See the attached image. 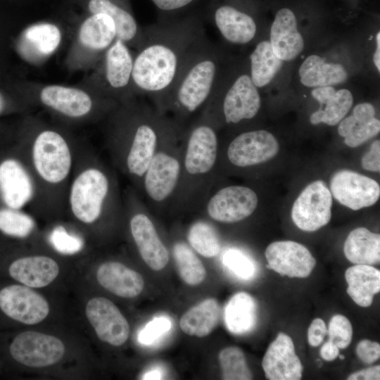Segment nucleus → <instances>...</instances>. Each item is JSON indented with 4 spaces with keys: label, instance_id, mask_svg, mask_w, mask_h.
Masks as SVG:
<instances>
[{
    "label": "nucleus",
    "instance_id": "1",
    "mask_svg": "<svg viewBox=\"0 0 380 380\" xmlns=\"http://www.w3.org/2000/svg\"><path fill=\"white\" fill-rule=\"evenodd\" d=\"M206 38L202 20L196 13L158 21L142 29V39L134 57V94L146 96L163 113L183 68Z\"/></svg>",
    "mask_w": 380,
    "mask_h": 380
},
{
    "label": "nucleus",
    "instance_id": "2",
    "mask_svg": "<svg viewBox=\"0 0 380 380\" xmlns=\"http://www.w3.org/2000/svg\"><path fill=\"white\" fill-rule=\"evenodd\" d=\"M112 113L108 148L114 165L140 190L141 181L160 144L182 130L167 115L153 106L132 99Z\"/></svg>",
    "mask_w": 380,
    "mask_h": 380
},
{
    "label": "nucleus",
    "instance_id": "3",
    "mask_svg": "<svg viewBox=\"0 0 380 380\" xmlns=\"http://www.w3.org/2000/svg\"><path fill=\"white\" fill-rule=\"evenodd\" d=\"M20 146L37 186L32 210L47 215L65 213L77 145L58 130L42 128L30 133Z\"/></svg>",
    "mask_w": 380,
    "mask_h": 380
},
{
    "label": "nucleus",
    "instance_id": "4",
    "mask_svg": "<svg viewBox=\"0 0 380 380\" xmlns=\"http://www.w3.org/2000/svg\"><path fill=\"white\" fill-rule=\"evenodd\" d=\"M123 210L115 172L91 149L77 145L65 212L75 222L92 226Z\"/></svg>",
    "mask_w": 380,
    "mask_h": 380
},
{
    "label": "nucleus",
    "instance_id": "5",
    "mask_svg": "<svg viewBox=\"0 0 380 380\" xmlns=\"http://www.w3.org/2000/svg\"><path fill=\"white\" fill-rule=\"evenodd\" d=\"M225 65L222 51L208 37L193 52L183 68L163 107L182 129L201 114L208 102Z\"/></svg>",
    "mask_w": 380,
    "mask_h": 380
},
{
    "label": "nucleus",
    "instance_id": "6",
    "mask_svg": "<svg viewBox=\"0 0 380 380\" xmlns=\"http://www.w3.org/2000/svg\"><path fill=\"white\" fill-rule=\"evenodd\" d=\"M261 108L259 89L253 82L247 62L237 63L222 69L214 91L201 113L217 127L236 125L253 120Z\"/></svg>",
    "mask_w": 380,
    "mask_h": 380
},
{
    "label": "nucleus",
    "instance_id": "7",
    "mask_svg": "<svg viewBox=\"0 0 380 380\" xmlns=\"http://www.w3.org/2000/svg\"><path fill=\"white\" fill-rule=\"evenodd\" d=\"M217 127L206 115H198L181 132L182 173L176 195L181 196L208 179L218 157Z\"/></svg>",
    "mask_w": 380,
    "mask_h": 380
},
{
    "label": "nucleus",
    "instance_id": "8",
    "mask_svg": "<svg viewBox=\"0 0 380 380\" xmlns=\"http://www.w3.org/2000/svg\"><path fill=\"white\" fill-rule=\"evenodd\" d=\"M181 132H175L160 144L143 177L140 190L156 206L167 203L177 194L182 173Z\"/></svg>",
    "mask_w": 380,
    "mask_h": 380
},
{
    "label": "nucleus",
    "instance_id": "9",
    "mask_svg": "<svg viewBox=\"0 0 380 380\" xmlns=\"http://www.w3.org/2000/svg\"><path fill=\"white\" fill-rule=\"evenodd\" d=\"M248 0H209L205 15L228 44L244 46L253 42L259 27Z\"/></svg>",
    "mask_w": 380,
    "mask_h": 380
},
{
    "label": "nucleus",
    "instance_id": "10",
    "mask_svg": "<svg viewBox=\"0 0 380 380\" xmlns=\"http://www.w3.org/2000/svg\"><path fill=\"white\" fill-rule=\"evenodd\" d=\"M123 201L124 209L129 215L130 233L141 258L152 270H161L169 261V252L154 224L142 210V204L133 190L126 193Z\"/></svg>",
    "mask_w": 380,
    "mask_h": 380
},
{
    "label": "nucleus",
    "instance_id": "11",
    "mask_svg": "<svg viewBox=\"0 0 380 380\" xmlns=\"http://www.w3.org/2000/svg\"><path fill=\"white\" fill-rule=\"evenodd\" d=\"M37 198V186L23 151L0 161V199L6 207L22 210L32 208Z\"/></svg>",
    "mask_w": 380,
    "mask_h": 380
},
{
    "label": "nucleus",
    "instance_id": "12",
    "mask_svg": "<svg viewBox=\"0 0 380 380\" xmlns=\"http://www.w3.org/2000/svg\"><path fill=\"white\" fill-rule=\"evenodd\" d=\"M332 196L322 180L309 184L298 195L291 208L294 224L305 232H315L327 225L331 217Z\"/></svg>",
    "mask_w": 380,
    "mask_h": 380
},
{
    "label": "nucleus",
    "instance_id": "13",
    "mask_svg": "<svg viewBox=\"0 0 380 380\" xmlns=\"http://www.w3.org/2000/svg\"><path fill=\"white\" fill-rule=\"evenodd\" d=\"M258 204L256 193L251 188L232 185L223 187L206 200L207 215L214 221L235 223L250 217Z\"/></svg>",
    "mask_w": 380,
    "mask_h": 380
},
{
    "label": "nucleus",
    "instance_id": "14",
    "mask_svg": "<svg viewBox=\"0 0 380 380\" xmlns=\"http://www.w3.org/2000/svg\"><path fill=\"white\" fill-rule=\"evenodd\" d=\"M39 98L42 104L47 108L72 120L89 118L97 111L111 112L117 106H97L86 91L55 84L44 87Z\"/></svg>",
    "mask_w": 380,
    "mask_h": 380
},
{
    "label": "nucleus",
    "instance_id": "15",
    "mask_svg": "<svg viewBox=\"0 0 380 380\" xmlns=\"http://www.w3.org/2000/svg\"><path fill=\"white\" fill-rule=\"evenodd\" d=\"M65 346L57 337L36 331L18 335L10 346L12 357L20 363L32 367L50 366L63 356Z\"/></svg>",
    "mask_w": 380,
    "mask_h": 380
},
{
    "label": "nucleus",
    "instance_id": "16",
    "mask_svg": "<svg viewBox=\"0 0 380 380\" xmlns=\"http://www.w3.org/2000/svg\"><path fill=\"white\" fill-rule=\"evenodd\" d=\"M279 149L275 137L265 129L243 132L229 143L227 156L238 167L257 165L273 158Z\"/></svg>",
    "mask_w": 380,
    "mask_h": 380
},
{
    "label": "nucleus",
    "instance_id": "17",
    "mask_svg": "<svg viewBox=\"0 0 380 380\" xmlns=\"http://www.w3.org/2000/svg\"><path fill=\"white\" fill-rule=\"evenodd\" d=\"M330 191L338 202L353 210L373 205L380 196L377 182L348 170L338 171L332 175Z\"/></svg>",
    "mask_w": 380,
    "mask_h": 380
},
{
    "label": "nucleus",
    "instance_id": "18",
    "mask_svg": "<svg viewBox=\"0 0 380 380\" xmlns=\"http://www.w3.org/2000/svg\"><path fill=\"white\" fill-rule=\"evenodd\" d=\"M134 57L128 45L116 38L104 54L103 74L108 90L120 103L134 94L132 83Z\"/></svg>",
    "mask_w": 380,
    "mask_h": 380
},
{
    "label": "nucleus",
    "instance_id": "19",
    "mask_svg": "<svg viewBox=\"0 0 380 380\" xmlns=\"http://www.w3.org/2000/svg\"><path fill=\"white\" fill-rule=\"evenodd\" d=\"M265 255L267 268L291 278L308 277L316 265L310 251L293 241L272 242L267 247Z\"/></svg>",
    "mask_w": 380,
    "mask_h": 380
},
{
    "label": "nucleus",
    "instance_id": "20",
    "mask_svg": "<svg viewBox=\"0 0 380 380\" xmlns=\"http://www.w3.org/2000/svg\"><path fill=\"white\" fill-rule=\"evenodd\" d=\"M0 308L11 319L26 324L42 322L49 312V304L42 296L18 284L0 291Z\"/></svg>",
    "mask_w": 380,
    "mask_h": 380
},
{
    "label": "nucleus",
    "instance_id": "21",
    "mask_svg": "<svg viewBox=\"0 0 380 380\" xmlns=\"http://www.w3.org/2000/svg\"><path fill=\"white\" fill-rule=\"evenodd\" d=\"M86 315L101 341L119 346L127 340L129 323L117 306L108 299L91 298L86 305Z\"/></svg>",
    "mask_w": 380,
    "mask_h": 380
},
{
    "label": "nucleus",
    "instance_id": "22",
    "mask_svg": "<svg viewBox=\"0 0 380 380\" xmlns=\"http://www.w3.org/2000/svg\"><path fill=\"white\" fill-rule=\"evenodd\" d=\"M267 379L300 380L303 367L296 353L291 338L279 332L268 346L262 361Z\"/></svg>",
    "mask_w": 380,
    "mask_h": 380
},
{
    "label": "nucleus",
    "instance_id": "23",
    "mask_svg": "<svg viewBox=\"0 0 380 380\" xmlns=\"http://www.w3.org/2000/svg\"><path fill=\"white\" fill-rule=\"evenodd\" d=\"M269 42L274 53L284 62L295 60L304 50L305 41L298 30L297 18L289 8L277 11Z\"/></svg>",
    "mask_w": 380,
    "mask_h": 380
},
{
    "label": "nucleus",
    "instance_id": "24",
    "mask_svg": "<svg viewBox=\"0 0 380 380\" xmlns=\"http://www.w3.org/2000/svg\"><path fill=\"white\" fill-rule=\"evenodd\" d=\"M311 95L319 103V109L310 117L312 125H338L346 116L354 102L353 95L349 89H336L333 86L313 88Z\"/></svg>",
    "mask_w": 380,
    "mask_h": 380
},
{
    "label": "nucleus",
    "instance_id": "25",
    "mask_svg": "<svg viewBox=\"0 0 380 380\" xmlns=\"http://www.w3.org/2000/svg\"><path fill=\"white\" fill-rule=\"evenodd\" d=\"M96 278L103 288L122 298H134L144 286V281L137 272L119 262L109 261L101 264Z\"/></svg>",
    "mask_w": 380,
    "mask_h": 380
},
{
    "label": "nucleus",
    "instance_id": "26",
    "mask_svg": "<svg viewBox=\"0 0 380 380\" xmlns=\"http://www.w3.org/2000/svg\"><path fill=\"white\" fill-rule=\"evenodd\" d=\"M9 274L15 280L29 287H44L59 273L58 263L53 258L30 255L15 260L9 267Z\"/></svg>",
    "mask_w": 380,
    "mask_h": 380
},
{
    "label": "nucleus",
    "instance_id": "27",
    "mask_svg": "<svg viewBox=\"0 0 380 380\" xmlns=\"http://www.w3.org/2000/svg\"><path fill=\"white\" fill-rule=\"evenodd\" d=\"M298 77L303 86L313 89L343 84L348 72L341 63L329 62L322 56L311 54L301 63Z\"/></svg>",
    "mask_w": 380,
    "mask_h": 380
},
{
    "label": "nucleus",
    "instance_id": "28",
    "mask_svg": "<svg viewBox=\"0 0 380 380\" xmlns=\"http://www.w3.org/2000/svg\"><path fill=\"white\" fill-rule=\"evenodd\" d=\"M61 40V33L57 26L51 23H39L24 30L18 49L27 59H42L53 53Z\"/></svg>",
    "mask_w": 380,
    "mask_h": 380
},
{
    "label": "nucleus",
    "instance_id": "29",
    "mask_svg": "<svg viewBox=\"0 0 380 380\" xmlns=\"http://www.w3.org/2000/svg\"><path fill=\"white\" fill-rule=\"evenodd\" d=\"M89 10L92 13H105L114 21L116 38L126 44L138 48L142 39L140 28L132 13L112 0H89Z\"/></svg>",
    "mask_w": 380,
    "mask_h": 380
},
{
    "label": "nucleus",
    "instance_id": "30",
    "mask_svg": "<svg viewBox=\"0 0 380 380\" xmlns=\"http://www.w3.org/2000/svg\"><path fill=\"white\" fill-rule=\"evenodd\" d=\"M347 293L359 306L367 308L380 291V271L372 265H355L345 272Z\"/></svg>",
    "mask_w": 380,
    "mask_h": 380
},
{
    "label": "nucleus",
    "instance_id": "31",
    "mask_svg": "<svg viewBox=\"0 0 380 380\" xmlns=\"http://www.w3.org/2000/svg\"><path fill=\"white\" fill-rule=\"evenodd\" d=\"M346 258L355 265H372L380 261V235L357 227L348 235L343 246Z\"/></svg>",
    "mask_w": 380,
    "mask_h": 380
},
{
    "label": "nucleus",
    "instance_id": "32",
    "mask_svg": "<svg viewBox=\"0 0 380 380\" xmlns=\"http://www.w3.org/2000/svg\"><path fill=\"white\" fill-rule=\"evenodd\" d=\"M220 316L217 300L208 298L186 311L180 319L179 327L189 336L205 337L217 327Z\"/></svg>",
    "mask_w": 380,
    "mask_h": 380
},
{
    "label": "nucleus",
    "instance_id": "33",
    "mask_svg": "<svg viewBox=\"0 0 380 380\" xmlns=\"http://www.w3.org/2000/svg\"><path fill=\"white\" fill-rule=\"evenodd\" d=\"M283 63L273 51L269 40L258 42L247 62L254 84L259 89L268 86L280 71Z\"/></svg>",
    "mask_w": 380,
    "mask_h": 380
},
{
    "label": "nucleus",
    "instance_id": "34",
    "mask_svg": "<svg viewBox=\"0 0 380 380\" xmlns=\"http://www.w3.org/2000/svg\"><path fill=\"white\" fill-rule=\"evenodd\" d=\"M228 330L235 334L251 331L257 321V305L254 298L246 292L234 294L228 301L224 312Z\"/></svg>",
    "mask_w": 380,
    "mask_h": 380
},
{
    "label": "nucleus",
    "instance_id": "35",
    "mask_svg": "<svg viewBox=\"0 0 380 380\" xmlns=\"http://www.w3.org/2000/svg\"><path fill=\"white\" fill-rule=\"evenodd\" d=\"M79 39L90 50L106 51L116 39L115 23L107 14H92L81 25Z\"/></svg>",
    "mask_w": 380,
    "mask_h": 380
},
{
    "label": "nucleus",
    "instance_id": "36",
    "mask_svg": "<svg viewBox=\"0 0 380 380\" xmlns=\"http://www.w3.org/2000/svg\"><path fill=\"white\" fill-rule=\"evenodd\" d=\"M338 125V134L344 138V143L351 148L363 144L380 132V121L376 117L363 120L351 114L345 117Z\"/></svg>",
    "mask_w": 380,
    "mask_h": 380
},
{
    "label": "nucleus",
    "instance_id": "37",
    "mask_svg": "<svg viewBox=\"0 0 380 380\" xmlns=\"http://www.w3.org/2000/svg\"><path fill=\"white\" fill-rule=\"evenodd\" d=\"M172 255L181 279L187 284H201L206 277V271L201 260L186 243H175Z\"/></svg>",
    "mask_w": 380,
    "mask_h": 380
},
{
    "label": "nucleus",
    "instance_id": "38",
    "mask_svg": "<svg viewBox=\"0 0 380 380\" xmlns=\"http://www.w3.org/2000/svg\"><path fill=\"white\" fill-rule=\"evenodd\" d=\"M187 240L192 249L205 258H213L221 249L219 236L214 227L205 221H196L189 229Z\"/></svg>",
    "mask_w": 380,
    "mask_h": 380
},
{
    "label": "nucleus",
    "instance_id": "39",
    "mask_svg": "<svg viewBox=\"0 0 380 380\" xmlns=\"http://www.w3.org/2000/svg\"><path fill=\"white\" fill-rule=\"evenodd\" d=\"M222 377L224 380H251L252 373L242 350L236 346L223 348L219 353Z\"/></svg>",
    "mask_w": 380,
    "mask_h": 380
},
{
    "label": "nucleus",
    "instance_id": "40",
    "mask_svg": "<svg viewBox=\"0 0 380 380\" xmlns=\"http://www.w3.org/2000/svg\"><path fill=\"white\" fill-rule=\"evenodd\" d=\"M36 223L31 215L21 210L0 208V231L16 238H26L31 235Z\"/></svg>",
    "mask_w": 380,
    "mask_h": 380
},
{
    "label": "nucleus",
    "instance_id": "41",
    "mask_svg": "<svg viewBox=\"0 0 380 380\" xmlns=\"http://www.w3.org/2000/svg\"><path fill=\"white\" fill-rule=\"evenodd\" d=\"M49 240L56 251L65 255L77 253L84 246V240L81 236L69 233L63 225H58L53 229Z\"/></svg>",
    "mask_w": 380,
    "mask_h": 380
},
{
    "label": "nucleus",
    "instance_id": "42",
    "mask_svg": "<svg viewBox=\"0 0 380 380\" xmlns=\"http://www.w3.org/2000/svg\"><path fill=\"white\" fill-rule=\"evenodd\" d=\"M353 327L350 320L342 315H334L329 323L327 333L329 340L335 343L338 348H346L353 338Z\"/></svg>",
    "mask_w": 380,
    "mask_h": 380
},
{
    "label": "nucleus",
    "instance_id": "43",
    "mask_svg": "<svg viewBox=\"0 0 380 380\" xmlns=\"http://www.w3.org/2000/svg\"><path fill=\"white\" fill-rule=\"evenodd\" d=\"M223 263L237 277L249 279L255 272L253 262L238 250L230 249L223 255Z\"/></svg>",
    "mask_w": 380,
    "mask_h": 380
},
{
    "label": "nucleus",
    "instance_id": "44",
    "mask_svg": "<svg viewBox=\"0 0 380 380\" xmlns=\"http://www.w3.org/2000/svg\"><path fill=\"white\" fill-rule=\"evenodd\" d=\"M158 13V21H167L179 17L202 0H150Z\"/></svg>",
    "mask_w": 380,
    "mask_h": 380
},
{
    "label": "nucleus",
    "instance_id": "45",
    "mask_svg": "<svg viewBox=\"0 0 380 380\" xmlns=\"http://www.w3.org/2000/svg\"><path fill=\"white\" fill-rule=\"evenodd\" d=\"M170 327L171 322L167 318L156 317L140 331L138 340L141 344L149 345L168 331Z\"/></svg>",
    "mask_w": 380,
    "mask_h": 380
},
{
    "label": "nucleus",
    "instance_id": "46",
    "mask_svg": "<svg viewBox=\"0 0 380 380\" xmlns=\"http://www.w3.org/2000/svg\"><path fill=\"white\" fill-rule=\"evenodd\" d=\"M355 353L362 362L370 365L379 359L380 345L377 342L363 339L357 343Z\"/></svg>",
    "mask_w": 380,
    "mask_h": 380
},
{
    "label": "nucleus",
    "instance_id": "47",
    "mask_svg": "<svg viewBox=\"0 0 380 380\" xmlns=\"http://www.w3.org/2000/svg\"><path fill=\"white\" fill-rule=\"evenodd\" d=\"M361 165L363 169L379 172L380 171V141L375 140L372 144L369 150L361 160Z\"/></svg>",
    "mask_w": 380,
    "mask_h": 380
},
{
    "label": "nucleus",
    "instance_id": "48",
    "mask_svg": "<svg viewBox=\"0 0 380 380\" xmlns=\"http://www.w3.org/2000/svg\"><path fill=\"white\" fill-rule=\"evenodd\" d=\"M327 334L324 321L320 318L312 320L308 330V341L312 347L319 346Z\"/></svg>",
    "mask_w": 380,
    "mask_h": 380
},
{
    "label": "nucleus",
    "instance_id": "49",
    "mask_svg": "<svg viewBox=\"0 0 380 380\" xmlns=\"http://www.w3.org/2000/svg\"><path fill=\"white\" fill-rule=\"evenodd\" d=\"M348 380H379L380 366L369 367L357 372H353L348 376Z\"/></svg>",
    "mask_w": 380,
    "mask_h": 380
},
{
    "label": "nucleus",
    "instance_id": "50",
    "mask_svg": "<svg viewBox=\"0 0 380 380\" xmlns=\"http://www.w3.org/2000/svg\"><path fill=\"white\" fill-rule=\"evenodd\" d=\"M319 353L324 360L332 361L338 357L339 348L335 343L328 340L322 346Z\"/></svg>",
    "mask_w": 380,
    "mask_h": 380
},
{
    "label": "nucleus",
    "instance_id": "51",
    "mask_svg": "<svg viewBox=\"0 0 380 380\" xmlns=\"http://www.w3.org/2000/svg\"><path fill=\"white\" fill-rule=\"evenodd\" d=\"M373 63L378 71L380 72V32L379 31L375 36V50L373 54Z\"/></svg>",
    "mask_w": 380,
    "mask_h": 380
},
{
    "label": "nucleus",
    "instance_id": "52",
    "mask_svg": "<svg viewBox=\"0 0 380 380\" xmlns=\"http://www.w3.org/2000/svg\"><path fill=\"white\" fill-rule=\"evenodd\" d=\"M162 378V374L158 370H153L146 373L142 379H160Z\"/></svg>",
    "mask_w": 380,
    "mask_h": 380
},
{
    "label": "nucleus",
    "instance_id": "53",
    "mask_svg": "<svg viewBox=\"0 0 380 380\" xmlns=\"http://www.w3.org/2000/svg\"><path fill=\"white\" fill-rule=\"evenodd\" d=\"M8 106V102L4 96L0 93V115L3 114Z\"/></svg>",
    "mask_w": 380,
    "mask_h": 380
},
{
    "label": "nucleus",
    "instance_id": "54",
    "mask_svg": "<svg viewBox=\"0 0 380 380\" xmlns=\"http://www.w3.org/2000/svg\"><path fill=\"white\" fill-rule=\"evenodd\" d=\"M338 357L341 359V360H343L345 358V357L343 355H339L338 354Z\"/></svg>",
    "mask_w": 380,
    "mask_h": 380
}]
</instances>
